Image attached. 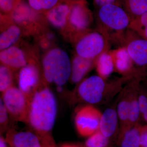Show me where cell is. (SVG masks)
<instances>
[{"instance_id": "cell-18", "label": "cell", "mask_w": 147, "mask_h": 147, "mask_svg": "<svg viewBox=\"0 0 147 147\" xmlns=\"http://www.w3.org/2000/svg\"><path fill=\"white\" fill-rule=\"evenodd\" d=\"M140 128L137 124L125 130L121 147H140Z\"/></svg>"}, {"instance_id": "cell-27", "label": "cell", "mask_w": 147, "mask_h": 147, "mask_svg": "<svg viewBox=\"0 0 147 147\" xmlns=\"http://www.w3.org/2000/svg\"><path fill=\"white\" fill-rule=\"evenodd\" d=\"M37 37L38 44L42 50H48L54 43L55 35L51 32L45 31Z\"/></svg>"}, {"instance_id": "cell-22", "label": "cell", "mask_w": 147, "mask_h": 147, "mask_svg": "<svg viewBox=\"0 0 147 147\" xmlns=\"http://www.w3.org/2000/svg\"><path fill=\"white\" fill-rule=\"evenodd\" d=\"M140 115L141 113L139 108L138 97L134 96L130 98L128 125L126 129L129 128L137 124V122L139 120Z\"/></svg>"}, {"instance_id": "cell-29", "label": "cell", "mask_w": 147, "mask_h": 147, "mask_svg": "<svg viewBox=\"0 0 147 147\" xmlns=\"http://www.w3.org/2000/svg\"><path fill=\"white\" fill-rule=\"evenodd\" d=\"M21 0H0V8L3 12L10 13L20 3Z\"/></svg>"}, {"instance_id": "cell-34", "label": "cell", "mask_w": 147, "mask_h": 147, "mask_svg": "<svg viewBox=\"0 0 147 147\" xmlns=\"http://www.w3.org/2000/svg\"><path fill=\"white\" fill-rule=\"evenodd\" d=\"M0 147H10L6 141L5 137L1 135L0 137Z\"/></svg>"}, {"instance_id": "cell-33", "label": "cell", "mask_w": 147, "mask_h": 147, "mask_svg": "<svg viewBox=\"0 0 147 147\" xmlns=\"http://www.w3.org/2000/svg\"><path fill=\"white\" fill-rule=\"evenodd\" d=\"M95 1L98 5L102 7L107 5L113 4L115 0H95Z\"/></svg>"}, {"instance_id": "cell-11", "label": "cell", "mask_w": 147, "mask_h": 147, "mask_svg": "<svg viewBox=\"0 0 147 147\" xmlns=\"http://www.w3.org/2000/svg\"><path fill=\"white\" fill-rule=\"evenodd\" d=\"M34 60L28 56L25 50L16 45L1 50L0 53L1 64L8 67L14 71L21 69Z\"/></svg>"}, {"instance_id": "cell-31", "label": "cell", "mask_w": 147, "mask_h": 147, "mask_svg": "<svg viewBox=\"0 0 147 147\" xmlns=\"http://www.w3.org/2000/svg\"><path fill=\"white\" fill-rule=\"evenodd\" d=\"M140 24L143 36L147 40V12L140 16Z\"/></svg>"}, {"instance_id": "cell-25", "label": "cell", "mask_w": 147, "mask_h": 147, "mask_svg": "<svg viewBox=\"0 0 147 147\" xmlns=\"http://www.w3.org/2000/svg\"><path fill=\"white\" fill-rule=\"evenodd\" d=\"M32 8L36 11H47L58 4L59 0H28Z\"/></svg>"}, {"instance_id": "cell-2", "label": "cell", "mask_w": 147, "mask_h": 147, "mask_svg": "<svg viewBox=\"0 0 147 147\" xmlns=\"http://www.w3.org/2000/svg\"><path fill=\"white\" fill-rule=\"evenodd\" d=\"M43 82L54 84L58 87L65 84L70 78L71 63L67 53L62 49L54 48L45 53L42 61Z\"/></svg>"}, {"instance_id": "cell-5", "label": "cell", "mask_w": 147, "mask_h": 147, "mask_svg": "<svg viewBox=\"0 0 147 147\" xmlns=\"http://www.w3.org/2000/svg\"><path fill=\"white\" fill-rule=\"evenodd\" d=\"M38 61L30 62L20 69L17 81L18 88L31 98L43 83L42 72Z\"/></svg>"}, {"instance_id": "cell-1", "label": "cell", "mask_w": 147, "mask_h": 147, "mask_svg": "<svg viewBox=\"0 0 147 147\" xmlns=\"http://www.w3.org/2000/svg\"><path fill=\"white\" fill-rule=\"evenodd\" d=\"M57 111L56 96L49 86L43 82L32 96L26 124L47 147H56L52 131Z\"/></svg>"}, {"instance_id": "cell-9", "label": "cell", "mask_w": 147, "mask_h": 147, "mask_svg": "<svg viewBox=\"0 0 147 147\" xmlns=\"http://www.w3.org/2000/svg\"><path fill=\"white\" fill-rule=\"evenodd\" d=\"M10 147H47L37 134L32 131L8 129L5 137Z\"/></svg>"}, {"instance_id": "cell-26", "label": "cell", "mask_w": 147, "mask_h": 147, "mask_svg": "<svg viewBox=\"0 0 147 147\" xmlns=\"http://www.w3.org/2000/svg\"><path fill=\"white\" fill-rule=\"evenodd\" d=\"M131 12L138 16H141L147 12V0H129Z\"/></svg>"}, {"instance_id": "cell-19", "label": "cell", "mask_w": 147, "mask_h": 147, "mask_svg": "<svg viewBox=\"0 0 147 147\" xmlns=\"http://www.w3.org/2000/svg\"><path fill=\"white\" fill-rule=\"evenodd\" d=\"M11 69L7 66H0V91L3 93L13 86V72Z\"/></svg>"}, {"instance_id": "cell-15", "label": "cell", "mask_w": 147, "mask_h": 147, "mask_svg": "<svg viewBox=\"0 0 147 147\" xmlns=\"http://www.w3.org/2000/svg\"><path fill=\"white\" fill-rule=\"evenodd\" d=\"M118 118L116 110L107 108L102 114L98 130L107 138L111 137L117 129Z\"/></svg>"}, {"instance_id": "cell-6", "label": "cell", "mask_w": 147, "mask_h": 147, "mask_svg": "<svg viewBox=\"0 0 147 147\" xmlns=\"http://www.w3.org/2000/svg\"><path fill=\"white\" fill-rule=\"evenodd\" d=\"M102 113L92 105L83 106L77 110L74 117L75 127L83 137H89L99 130Z\"/></svg>"}, {"instance_id": "cell-21", "label": "cell", "mask_w": 147, "mask_h": 147, "mask_svg": "<svg viewBox=\"0 0 147 147\" xmlns=\"http://www.w3.org/2000/svg\"><path fill=\"white\" fill-rule=\"evenodd\" d=\"M131 59L127 50H119L116 55L115 65L118 70L121 72L128 70L131 65Z\"/></svg>"}, {"instance_id": "cell-10", "label": "cell", "mask_w": 147, "mask_h": 147, "mask_svg": "<svg viewBox=\"0 0 147 147\" xmlns=\"http://www.w3.org/2000/svg\"><path fill=\"white\" fill-rule=\"evenodd\" d=\"M104 46L102 36L98 33L92 32L85 36L78 41L76 51L78 56L92 59L102 52Z\"/></svg>"}, {"instance_id": "cell-16", "label": "cell", "mask_w": 147, "mask_h": 147, "mask_svg": "<svg viewBox=\"0 0 147 147\" xmlns=\"http://www.w3.org/2000/svg\"><path fill=\"white\" fill-rule=\"evenodd\" d=\"M130 58L139 65H147V40L137 39L131 41L127 46Z\"/></svg>"}, {"instance_id": "cell-20", "label": "cell", "mask_w": 147, "mask_h": 147, "mask_svg": "<svg viewBox=\"0 0 147 147\" xmlns=\"http://www.w3.org/2000/svg\"><path fill=\"white\" fill-rule=\"evenodd\" d=\"M114 69V63L110 55L103 54L100 56L97 64V71L101 77H107Z\"/></svg>"}, {"instance_id": "cell-17", "label": "cell", "mask_w": 147, "mask_h": 147, "mask_svg": "<svg viewBox=\"0 0 147 147\" xmlns=\"http://www.w3.org/2000/svg\"><path fill=\"white\" fill-rule=\"evenodd\" d=\"M92 65L91 59L82 57L78 55L74 58L70 78L71 82L75 84L80 82L89 71Z\"/></svg>"}, {"instance_id": "cell-12", "label": "cell", "mask_w": 147, "mask_h": 147, "mask_svg": "<svg viewBox=\"0 0 147 147\" xmlns=\"http://www.w3.org/2000/svg\"><path fill=\"white\" fill-rule=\"evenodd\" d=\"M70 7L65 3L58 4L47 11L45 17L48 23L64 34L68 25Z\"/></svg>"}, {"instance_id": "cell-3", "label": "cell", "mask_w": 147, "mask_h": 147, "mask_svg": "<svg viewBox=\"0 0 147 147\" xmlns=\"http://www.w3.org/2000/svg\"><path fill=\"white\" fill-rule=\"evenodd\" d=\"M34 9L24 2H21L10 13L14 23L21 27L24 34L39 36L46 31V18L35 13Z\"/></svg>"}, {"instance_id": "cell-4", "label": "cell", "mask_w": 147, "mask_h": 147, "mask_svg": "<svg viewBox=\"0 0 147 147\" xmlns=\"http://www.w3.org/2000/svg\"><path fill=\"white\" fill-rule=\"evenodd\" d=\"M1 98L11 118L27 123L31 98L14 86L2 93Z\"/></svg>"}, {"instance_id": "cell-30", "label": "cell", "mask_w": 147, "mask_h": 147, "mask_svg": "<svg viewBox=\"0 0 147 147\" xmlns=\"http://www.w3.org/2000/svg\"><path fill=\"white\" fill-rule=\"evenodd\" d=\"M138 101L141 115L147 123V96L145 95H140L138 97Z\"/></svg>"}, {"instance_id": "cell-8", "label": "cell", "mask_w": 147, "mask_h": 147, "mask_svg": "<svg viewBox=\"0 0 147 147\" xmlns=\"http://www.w3.org/2000/svg\"><path fill=\"white\" fill-rule=\"evenodd\" d=\"M98 14L100 20L114 30H123L129 23L128 16L124 11L113 4L101 7Z\"/></svg>"}, {"instance_id": "cell-23", "label": "cell", "mask_w": 147, "mask_h": 147, "mask_svg": "<svg viewBox=\"0 0 147 147\" xmlns=\"http://www.w3.org/2000/svg\"><path fill=\"white\" fill-rule=\"evenodd\" d=\"M130 99L121 100L118 105L117 113L119 119L123 125H125V129L127 128L129 116Z\"/></svg>"}, {"instance_id": "cell-7", "label": "cell", "mask_w": 147, "mask_h": 147, "mask_svg": "<svg viewBox=\"0 0 147 147\" xmlns=\"http://www.w3.org/2000/svg\"><path fill=\"white\" fill-rule=\"evenodd\" d=\"M105 87V82L102 77L94 75L81 83L77 92L83 101L90 104H96L102 100Z\"/></svg>"}, {"instance_id": "cell-35", "label": "cell", "mask_w": 147, "mask_h": 147, "mask_svg": "<svg viewBox=\"0 0 147 147\" xmlns=\"http://www.w3.org/2000/svg\"><path fill=\"white\" fill-rule=\"evenodd\" d=\"M60 147H78L74 145L66 144L63 145Z\"/></svg>"}, {"instance_id": "cell-28", "label": "cell", "mask_w": 147, "mask_h": 147, "mask_svg": "<svg viewBox=\"0 0 147 147\" xmlns=\"http://www.w3.org/2000/svg\"><path fill=\"white\" fill-rule=\"evenodd\" d=\"M8 112L4 105L2 100L0 99V127L1 132H4L7 129L9 124Z\"/></svg>"}, {"instance_id": "cell-14", "label": "cell", "mask_w": 147, "mask_h": 147, "mask_svg": "<svg viewBox=\"0 0 147 147\" xmlns=\"http://www.w3.org/2000/svg\"><path fill=\"white\" fill-rule=\"evenodd\" d=\"M0 50L13 46L20 39L23 33L21 27L13 21L1 25Z\"/></svg>"}, {"instance_id": "cell-24", "label": "cell", "mask_w": 147, "mask_h": 147, "mask_svg": "<svg viewBox=\"0 0 147 147\" xmlns=\"http://www.w3.org/2000/svg\"><path fill=\"white\" fill-rule=\"evenodd\" d=\"M108 142V138L98 130L89 137L85 145L86 147H105Z\"/></svg>"}, {"instance_id": "cell-32", "label": "cell", "mask_w": 147, "mask_h": 147, "mask_svg": "<svg viewBox=\"0 0 147 147\" xmlns=\"http://www.w3.org/2000/svg\"><path fill=\"white\" fill-rule=\"evenodd\" d=\"M140 147H147V126L140 128Z\"/></svg>"}, {"instance_id": "cell-13", "label": "cell", "mask_w": 147, "mask_h": 147, "mask_svg": "<svg viewBox=\"0 0 147 147\" xmlns=\"http://www.w3.org/2000/svg\"><path fill=\"white\" fill-rule=\"evenodd\" d=\"M90 23V17L88 11L81 4L74 5L70 9L68 25L65 34L69 29L82 30L86 29Z\"/></svg>"}]
</instances>
